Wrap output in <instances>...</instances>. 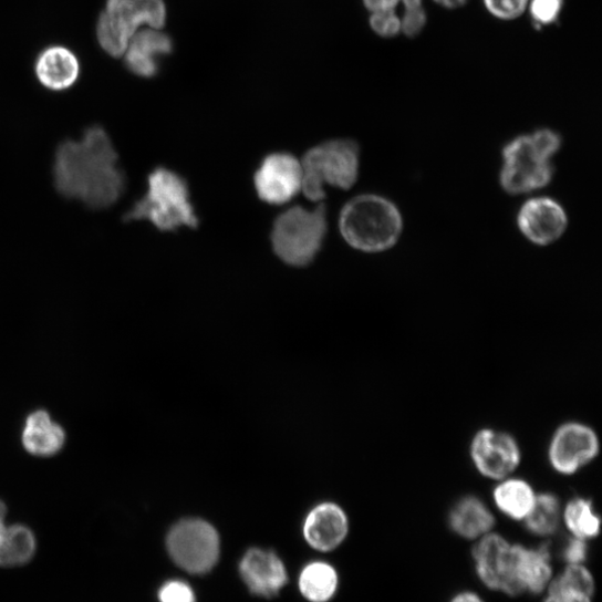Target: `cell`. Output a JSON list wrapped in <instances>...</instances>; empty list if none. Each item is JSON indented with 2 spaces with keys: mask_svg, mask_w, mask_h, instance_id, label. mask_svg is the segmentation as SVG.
<instances>
[{
  "mask_svg": "<svg viewBox=\"0 0 602 602\" xmlns=\"http://www.w3.org/2000/svg\"><path fill=\"white\" fill-rule=\"evenodd\" d=\"M53 179L62 197L93 210L111 208L126 189L117 150L98 125L89 127L80 139H66L59 145Z\"/></svg>",
  "mask_w": 602,
  "mask_h": 602,
  "instance_id": "obj_1",
  "label": "cell"
},
{
  "mask_svg": "<svg viewBox=\"0 0 602 602\" xmlns=\"http://www.w3.org/2000/svg\"><path fill=\"white\" fill-rule=\"evenodd\" d=\"M124 220L147 221L165 232L199 226L186 180L166 168L148 175L145 195L125 214Z\"/></svg>",
  "mask_w": 602,
  "mask_h": 602,
  "instance_id": "obj_2",
  "label": "cell"
},
{
  "mask_svg": "<svg viewBox=\"0 0 602 602\" xmlns=\"http://www.w3.org/2000/svg\"><path fill=\"white\" fill-rule=\"evenodd\" d=\"M560 146V135L548 128L511 141L504 148L502 188L510 195H522L549 185L553 174L551 158Z\"/></svg>",
  "mask_w": 602,
  "mask_h": 602,
  "instance_id": "obj_3",
  "label": "cell"
},
{
  "mask_svg": "<svg viewBox=\"0 0 602 602\" xmlns=\"http://www.w3.org/2000/svg\"><path fill=\"white\" fill-rule=\"evenodd\" d=\"M342 236L353 248L381 252L392 248L403 230V220L394 204L366 195L350 201L340 218Z\"/></svg>",
  "mask_w": 602,
  "mask_h": 602,
  "instance_id": "obj_4",
  "label": "cell"
},
{
  "mask_svg": "<svg viewBox=\"0 0 602 602\" xmlns=\"http://www.w3.org/2000/svg\"><path fill=\"white\" fill-rule=\"evenodd\" d=\"M301 189L315 203L325 199V185L347 190L359 178L360 147L352 139H334L310 150L301 164Z\"/></svg>",
  "mask_w": 602,
  "mask_h": 602,
  "instance_id": "obj_5",
  "label": "cell"
},
{
  "mask_svg": "<svg viewBox=\"0 0 602 602\" xmlns=\"http://www.w3.org/2000/svg\"><path fill=\"white\" fill-rule=\"evenodd\" d=\"M328 232V211L324 205L315 210L293 207L280 215L272 227L274 253L287 264L305 267L322 249Z\"/></svg>",
  "mask_w": 602,
  "mask_h": 602,
  "instance_id": "obj_6",
  "label": "cell"
},
{
  "mask_svg": "<svg viewBox=\"0 0 602 602\" xmlns=\"http://www.w3.org/2000/svg\"><path fill=\"white\" fill-rule=\"evenodd\" d=\"M166 22L164 0H107L96 25L97 41L108 55L121 58L141 27L162 30Z\"/></svg>",
  "mask_w": 602,
  "mask_h": 602,
  "instance_id": "obj_7",
  "label": "cell"
},
{
  "mask_svg": "<svg viewBox=\"0 0 602 602\" xmlns=\"http://www.w3.org/2000/svg\"><path fill=\"white\" fill-rule=\"evenodd\" d=\"M167 546L174 561L191 573L210 571L219 559V534L201 519H186L177 523L168 534Z\"/></svg>",
  "mask_w": 602,
  "mask_h": 602,
  "instance_id": "obj_8",
  "label": "cell"
},
{
  "mask_svg": "<svg viewBox=\"0 0 602 602\" xmlns=\"http://www.w3.org/2000/svg\"><path fill=\"white\" fill-rule=\"evenodd\" d=\"M599 452L600 440L592 427L579 422H568L554 432L548 457L557 474L572 476L590 465Z\"/></svg>",
  "mask_w": 602,
  "mask_h": 602,
  "instance_id": "obj_9",
  "label": "cell"
},
{
  "mask_svg": "<svg viewBox=\"0 0 602 602\" xmlns=\"http://www.w3.org/2000/svg\"><path fill=\"white\" fill-rule=\"evenodd\" d=\"M470 455L478 473L496 481L509 478L522 458L517 439L509 433L492 428H484L476 434Z\"/></svg>",
  "mask_w": 602,
  "mask_h": 602,
  "instance_id": "obj_10",
  "label": "cell"
},
{
  "mask_svg": "<svg viewBox=\"0 0 602 602\" xmlns=\"http://www.w3.org/2000/svg\"><path fill=\"white\" fill-rule=\"evenodd\" d=\"M258 197L268 205L289 203L301 189L303 172L298 160L288 154L268 156L255 175Z\"/></svg>",
  "mask_w": 602,
  "mask_h": 602,
  "instance_id": "obj_11",
  "label": "cell"
},
{
  "mask_svg": "<svg viewBox=\"0 0 602 602\" xmlns=\"http://www.w3.org/2000/svg\"><path fill=\"white\" fill-rule=\"evenodd\" d=\"M512 547L500 534L488 533L475 548L474 557L478 575L487 587L518 595L512 574Z\"/></svg>",
  "mask_w": 602,
  "mask_h": 602,
  "instance_id": "obj_12",
  "label": "cell"
},
{
  "mask_svg": "<svg viewBox=\"0 0 602 602\" xmlns=\"http://www.w3.org/2000/svg\"><path fill=\"white\" fill-rule=\"evenodd\" d=\"M518 225L530 241L548 246L563 235L568 218L557 201L550 198H536L521 208Z\"/></svg>",
  "mask_w": 602,
  "mask_h": 602,
  "instance_id": "obj_13",
  "label": "cell"
},
{
  "mask_svg": "<svg viewBox=\"0 0 602 602\" xmlns=\"http://www.w3.org/2000/svg\"><path fill=\"white\" fill-rule=\"evenodd\" d=\"M172 39L159 30L138 31L124 53L129 72L141 77H154L159 72V60L173 52Z\"/></svg>",
  "mask_w": 602,
  "mask_h": 602,
  "instance_id": "obj_14",
  "label": "cell"
},
{
  "mask_svg": "<svg viewBox=\"0 0 602 602\" xmlns=\"http://www.w3.org/2000/svg\"><path fill=\"white\" fill-rule=\"evenodd\" d=\"M240 573L250 591L261 596L277 594L287 582L282 561L271 551L249 550L240 563Z\"/></svg>",
  "mask_w": 602,
  "mask_h": 602,
  "instance_id": "obj_15",
  "label": "cell"
},
{
  "mask_svg": "<svg viewBox=\"0 0 602 602\" xmlns=\"http://www.w3.org/2000/svg\"><path fill=\"white\" fill-rule=\"evenodd\" d=\"M349 519L344 510L333 504L325 502L315 507L304 523L307 541L316 550L332 551L349 534Z\"/></svg>",
  "mask_w": 602,
  "mask_h": 602,
  "instance_id": "obj_16",
  "label": "cell"
},
{
  "mask_svg": "<svg viewBox=\"0 0 602 602\" xmlns=\"http://www.w3.org/2000/svg\"><path fill=\"white\" fill-rule=\"evenodd\" d=\"M550 551L543 546L529 549L520 544L512 547V574L519 592L540 593L551 579Z\"/></svg>",
  "mask_w": 602,
  "mask_h": 602,
  "instance_id": "obj_17",
  "label": "cell"
},
{
  "mask_svg": "<svg viewBox=\"0 0 602 602\" xmlns=\"http://www.w3.org/2000/svg\"><path fill=\"white\" fill-rule=\"evenodd\" d=\"M35 73L41 84L48 90L65 91L79 80L80 63L69 49L52 46L39 56Z\"/></svg>",
  "mask_w": 602,
  "mask_h": 602,
  "instance_id": "obj_18",
  "label": "cell"
},
{
  "mask_svg": "<svg viewBox=\"0 0 602 602\" xmlns=\"http://www.w3.org/2000/svg\"><path fill=\"white\" fill-rule=\"evenodd\" d=\"M452 531L458 536L474 540L481 539L494 529L495 516L487 505L475 496L463 498L452 508L448 516Z\"/></svg>",
  "mask_w": 602,
  "mask_h": 602,
  "instance_id": "obj_19",
  "label": "cell"
},
{
  "mask_svg": "<svg viewBox=\"0 0 602 602\" xmlns=\"http://www.w3.org/2000/svg\"><path fill=\"white\" fill-rule=\"evenodd\" d=\"M65 443V432L45 411L30 415L23 430V444L31 455L52 457Z\"/></svg>",
  "mask_w": 602,
  "mask_h": 602,
  "instance_id": "obj_20",
  "label": "cell"
},
{
  "mask_svg": "<svg viewBox=\"0 0 602 602\" xmlns=\"http://www.w3.org/2000/svg\"><path fill=\"white\" fill-rule=\"evenodd\" d=\"M6 518L7 507L0 501V565H22L34 556L37 548L34 534L24 526L8 527Z\"/></svg>",
  "mask_w": 602,
  "mask_h": 602,
  "instance_id": "obj_21",
  "label": "cell"
},
{
  "mask_svg": "<svg viewBox=\"0 0 602 602\" xmlns=\"http://www.w3.org/2000/svg\"><path fill=\"white\" fill-rule=\"evenodd\" d=\"M537 494L530 484L522 479L506 478L494 491L497 508L508 518L525 521L533 509Z\"/></svg>",
  "mask_w": 602,
  "mask_h": 602,
  "instance_id": "obj_22",
  "label": "cell"
},
{
  "mask_svg": "<svg viewBox=\"0 0 602 602\" xmlns=\"http://www.w3.org/2000/svg\"><path fill=\"white\" fill-rule=\"evenodd\" d=\"M339 578L335 569L324 562L308 565L300 574L299 588L307 599L326 602L338 589Z\"/></svg>",
  "mask_w": 602,
  "mask_h": 602,
  "instance_id": "obj_23",
  "label": "cell"
},
{
  "mask_svg": "<svg viewBox=\"0 0 602 602\" xmlns=\"http://www.w3.org/2000/svg\"><path fill=\"white\" fill-rule=\"evenodd\" d=\"M562 519L574 538L587 541L600 533L601 519L596 515L591 500L584 498L572 499L564 508Z\"/></svg>",
  "mask_w": 602,
  "mask_h": 602,
  "instance_id": "obj_24",
  "label": "cell"
},
{
  "mask_svg": "<svg viewBox=\"0 0 602 602\" xmlns=\"http://www.w3.org/2000/svg\"><path fill=\"white\" fill-rule=\"evenodd\" d=\"M562 518L559 499L552 494L537 496L532 511L525 520L527 529L536 536H551Z\"/></svg>",
  "mask_w": 602,
  "mask_h": 602,
  "instance_id": "obj_25",
  "label": "cell"
},
{
  "mask_svg": "<svg viewBox=\"0 0 602 602\" xmlns=\"http://www.w3.org/2000/svg\"><path fill=\"white\" fill-rule=\"evenodd\" d=\"M563 591H577L591 596L594 592L592 574L581 564H570L549 588V594L553 595Z\"/></svg>",
  "mask_w": 602,
  "mask_h": 602,
  "instance_id": "obj_26",
  "label": "cell"
},
{
  "mask_svg": "<svg viewBox=\"0 0 602 602\" xmlns=\"http://www.w3.org/2000/svg\"><path fill=\"white\" fill-rule=\"evenodd\" d=\"M564 0H530L528 11L538 28L554 24L563 10Z\"/></svg>",
  "mask_w": 602,
  "mask_h": 602,
  "instance_id": "obj_27",
  "label": "cell"
},
{
  "mask_svg": "<svg viewBox=\"0 0 602 602\" xmlns=\"http://www.w3.org/2000/svg\"><path fill=\"white\" fill-rule=\"evenodd\" d=\"M487 12L497 20L509 22L522 17L530 0H482Z\"/></svg>",
  "mask_w": 602,
  "mask_h": 602,
  "instance_id": "obj_28",
  "label": "cell"
},
{
  "mask_svg": "<svg viewBox=\"0 0 602 602\" xmlns=\"http://www.w3.org/2000/svg\"><path fill=\"white\" fill-rule=\"evenodd\" d=\"M370 25L376 35L384 39H393L402 34L401 17L396 11L372 12Z\"/></svg>",
  "mask_w": 602,
  "mask_h": 602,
  "instance_id": "obj_29",
  "label": "cell"
},
{
  "mask_svg": "<svg viewBox=\"0 0 602 602\" xmlns=\"http://www.w3.org/2000/svg\"><path fill=\"white\" fill-rule=\"evenodd\" d=\"M402 34L407 38L418 37L425 29L427 15L423 7L404 10L401 17Z\"/></svg>",
  "mask_w": 602,
  "mask_h": 602,
  "instance_id": "obj_30",
  "label": "cell"
},
{
  "mask_svg": "<svg viewBox=\"0 0 602 602\" xmlns=\"http://www.w3.org/2000/svg\"><path fill=\"white\" fill-rule=\"evenodd\" d=\"M159 598L162 602H195L193 589L185 582L170 581L160 590Z\"/></svg>",
  "mask_w": 602,
  "mask_h": 602,
  "instance_id": "obj_31",
  "label": "cell"
},
{
  "mask_svg": "<svg viewBox=\"0 0 602 602\" xmlns=\"http://www.w3.org/2000/svg\"><path fill=\"white\" fill-rule=\"evenodd\" d=\"M363 3L371 13L396 11L398 7H403L404 10L423 7V0H363Z\"/></svg>",
  "mask_w": 602,
  "mask_h": 602,
  "instance_id": "obj_32",
  "label": "cell"
},
{
  "mask_svg": "<svg viewBox=\"0 0 602 602\" xmlns=\"http://www.w3.org/2000/svg\"><path fill=\"white\" fill-rule=\"evenodd\" d=\"M587 553L588 547L585 541L579 538H573L565 547L563 557L570 564H581L585 560Z\"/></svg>",
  "mask_w": 602,
  "mask_h": 602,
  "instance_id": "obj_33",
  "label": "cell"
},
{
  "mask_svg": "<svg viewBox=\"0 0 602 602\" xmlns=\"http://www.w3.org/2000/svg\"><path fill=\"white\" fill-rule=\"evenodd\" d=\"M554 596H558L562 602H591L590 595L577 591H563Z\"/></svg>",
  "mask_w": 602,
  "mask_h": 602,
  "instance_id": "obj_34",
  "label": "cell"
},
{
  "mask_svg": "<svg viewBox=\"0 0 602 602\" xmlns=\"http://www.w3.org/2000/svg\"><path fill=\"white\" fill-rule=\"evenodd\" d=\"M436 4L446 10H458L468 3V0H434Z\"/></svg>",
  "mask_w": 602,
  "mask_h": 602,
  "instance_id": "obj_35",
  "label": "cell"
},
{
  "mask_svg": "<svg viewBox=\"0 0 602 602\" xmlns=\"http://www.w3.org/2000/svg\"><path fill=\"white\" fill-rule=\"evenodd\" d=\"M450 602H484V600L474 592H463L452 599Z\"/></svg>",
  "mask_w": 602,
  "mask_h": 602,
  "instance_id": "obj_36",
  "label": "cell"
},
{
  "mask_svg": "<svg viewBox=\"0 0 602 602\" xmlns=\"http://www.w3.org/2000/svg\"><path fill=\"white\" fill-rule=\"evenodd\" d=\"M546 602H562L558 596L549 595V598L546 600Z\"/></svg>",
  "mask_w": 602,
  "mask_h": 602,
  "instance_id": "obj_37",
  "label": "cell"
}]
</instances>
